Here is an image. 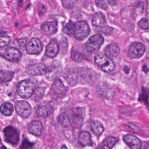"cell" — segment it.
Wrapping results in <instances>:
<instances>
[{"instance_id":"obj_19","label":"cell","mask_w":149,"mask_h":149,"mask_svg":"<svg viewBox=\"0 0 149 149\" xmlns=\"http://www.w3.org/2000/svg\"><path fill=\"white\" fill-rule=\"evenodd\" d=\"M105 15L102 12H98L94 15L92 19V25L95 28L104 26L106 24Z\"/></svg>"},{"instance_id":"obj_16","label":"cell","mask_w":149,"mask_h":149,"mask_svg":"<svg viewBox=\"0 0 149 149\" xmlns=\"http://www.w3.org/2000/svg\"><path fill=\"white\" fill-rule=\"evenodd\" d=\"M42 129V123L37 120L32 121L28 126L29 132L36 136H39L41 134Z\"/></svg>"},{"instance_id":"obj_3","label":"cell","mask_w":149,"mask_h":149,"mask_svg":"<svg viewBox=\"0 0 149 149\" xmlns=\"http://www.w3.org/2000/svg\"><path fill=\"white\" fill-rule=\"evenodd\" d=\"M90 33L88 25L84 21H80L75 23L74 35L77 40L81 41L87 38Z\"/></svg>"},{"instance_id":"obj_38","label":"cell","mask_w":149,"mask_h":149,"mask_svg":"<svg viewBox=\"0 0 149 149\" xmlns=\"http://www.w3.org/2000/svg\"><path fill=\"white\" fill-rule=\"evenodd\" d=\"M96 5L102 9L106 10L108 8V6L106 2L103 1H95Z\"/></svg>"},{"instance_id":"obj_6","label":"cell","mask_w":149,"mask_h":149,"mask_svg":"<svg viewBox=\"0 0 149 149\" xmlns=\"http://www.w3.org/2000/svg\"><path fill=\"white\" fill-rule=\"evenodd\" d=\"M4 133L7 142L13 145L18 144L19 141L20 135L16 129L13 126H8L4 129Z\"/></svg>"},{"instance_id":"obj_40","label":"cell","mask_w":149,"mask_h":149,"mask_svg":"<svg viewBox=\"0 0 149 149\" xmlns=\"http://www.w3.org/2000/svg\"><path fill=\"white\" fill-rule=\"evenodd\" d=\"M123 71L126 74H129L130 72V69L127 66H125L123 68Z\"/></svg>"},{"instance_id":"obj_4","label":"cell","mask_w":149,"mask_h":149,"mask_svg":"<svg viewBox=\"0 0 149 149\" xmlns=\"http://www.w3.org/2000/svg\"><path fill=\"white\" fill-rule=\"evenodd\" d=\"M103 37L97 34L90 37L85 44V47L88 52L93 53L99 50L104 42Z\"/></svg>"},{"instance_id":"obj_2","label":"cell","mask_w":149,"mask_h":149,"mask_svg":"<svg viewBox=\"0 0 149 149\" xmlns=\"http://www.w3.org/2000/svg\"><path fill=\"white\" fill-rule=\"evenodd\" d=\"M95 62L104 72L110 73L116 68V64L113 60L106 54H98L95 57Z\"/></svg>"},{"instance_id":"obj_29","label":"cell","mask_w":149,"mask_h":149,"mask_svg":"<svg viewBox=\"0 0 149 149\" xmlns=\"http://www.w3.org/2000/svg\"><path fill=\"white\" fill-rule=\"evenodd\" d=\"M28 39L26 37H23L20 39H16L14 42V44L17 49L24 50L27 44Z\"/></svg>"},{"instance_id":"obj_5","label":"cell","mask_w":149,"mask_h":149,"mask_svg":"<svg viewBox=\"0 0 149 149\" xmlns=\"http://www.w3.org/2000/svg\"><path fill=\"white\" fill-rule=\"evenodd\" d=\"M0 56L12 62L18 61L21 57L19 49L14 47H8L0 50Z\"/></svg>"},{"instance_id":"obj_15","label":"cell","mask_w":149,"mask_h":149,"mask_svg":"<svg viewBox=\"0 0 149 149\" xmlns=\"http://www.w3.org/2000/svg\"><path fill=\"white\" fill-rule=\"evenodd\" d=\"M41 29L46 34L48 35H53L58 32V23L56 21L47 22L42 24Z\"/></svg>"},{"instance_id":"obj_21","label":"cell","mask_w":149,"mask_h":149,"mask_svg":"<svg viewBox=\"0 0 149 149\" xmlns=\"http://www.w3.org/2000/svg\"><path fill=\"white\" fill-rule=\"evenodd\" d=\"M14 73L10 70H0V86L13 80Z\"/></svg>"},{"instance_id":"obj_28","label":"cell","mask_w":149,"mask_h":149,"mask_svg":"<svg viewBox=\"0 0 149 149\" xmlns=\"http://www.w3.org/2000/svg\"><path fill=\"white\" fill-rule=\"evenodd\" d=\"M58 120L60 124L64 128L69 127L72 124L69 116L67 113H63L61 114L59 116Z\"/></svg>"},{"instance_id":"obj_39","label":"cell","mask_w":149,"mask_h":149,"mask_svg":"<svg viewBox=\"0 0 149 149\" xmlns=\"http://www.w3.org/2000/svg\"><path fill=\"white\" fill-rule=\"evenodd\" d=\"M128 125L130 127V128L134 132H138L139 131V129L137 127H136V125H134L132 123H129Z\"/></svg>"},{"instance_id":"obj_41","label":"cell","mask_w":149,"mask_h":149,"mask_svg":"<svg viewBox=\"0 0 149 149\" xmlns=\"http://www.w3.org/2000/svg\"><path fill=\"white\" fill-rule=\"evenodd\" d=\"M142 69H143V71L145 73H147L148 72V68L147 66L146 65H143L142 67Z\"/></svg>"},{"instance_id":"obj_43","label":"cell","mask_w":149,"mask_h":149,"mask_svg":"<svg viewBox=\"0 0 149 149\" xmlns=\"http://www.w3.org/2000/svg\"><path fill=\"white\" fill-rule=\"evenodd\" d=\"M61 149H68L67 147H66V146L65 145H63L62 146H61Z\"/></svg>"},{"instance_id":"obj_44","label":"cell","mask_w":149,"mask_h":149,"mask_svg":"<svg viewBox=\"0 0 149 149\" xmlns=\"http://www.w3.org/2000/svg\"><path fill=\"white\" fill-rule=\"evenodd\" d=\"M0 142H1V139H0Z\"/></svg>"},{"instance_id":"obj_9","label":"cell","mask_w":149,"mask_h":149,"mask_svg":"<svg viewBox=\"0 0 149 149\" xmlns=\"http://www.w3.org/2000/svg\"><path fill=\"white\" fill-rule=\"evenodd\" d=\"M67 88L60 79L56 80L52 85L51 91L53 97L55 99L62 98L67 92Z\"/></svg>"},{"instance_id":"obj_42","label":"cell","mask_w":149,"mask_h":149,"mask_svg":"<svg viewBox=\"0 0 149 149\" xmlns=\"http://www.w3.org/2000/svg\"><path fill=\"white\" fill-rule=\"evenodd\" d=\"M108 3L111 6H115V5H116L117 1H109Z\"/></svg>"},{"instance_id":"obj_34","label":"cell","mask_w":149,"mask_h":149,"mask_svg":"<svg viewBox=\"0 0 149 149\" xmlns=\"http://www.w3.org/2000/svg\"><path fill=\"white\" fill-rule=\"evenodd\" d=\"M138 26L141 29H143V30L148 29L149 27V22L148 20L146 18H143L138 23Z\"/></svg>"},{"instance_id":"obj_24","label":"cell","mask_w":149,"mask_h":149,"mask_svg":"<svg viewBox=\"0 0 149 149\" xmlns=\"http://www.w3.org/2000/svg\"><path fill=\"white\" fill-rule=\"evenodd\" d=\"M91 127L94 134L97 136H100L104 130V128L102 123L96 120L91 122Z\"/></svg>"},{"instance_id":"obj_26","label":"cell","mask_w":149,"mask_h":149,"mask_svg":"<svg viewBox=\"0 0 149 149\" xmlns=\"http://www.w3.org/2000/svg\"><path fill=\"white\" fill-rule=\"evenodd\" d=\"M118 140V138L113 136L108 137L103 142V149H112Z\"/></svg>"},{"instance_id":"obj_17","label":"cell","mask_w":149,"mask_h":149,"mask_svg":"<svg viewBox=\"0 0 149 149\" xmlns=\"http://www.w3.org/2000/svg\"><path fill=\"white\" fill-rule=\"evenodd\" d=\"M59 51V46L55 40H53L49 42L46 49L45 54L49 58L55 57Z\"/></svg>"},{"instance_id":"obj_10","label":"cell","mask_w":149,"mask_h":149,"mask_svg":"<svg viewBox=\"0 0 149 149\" xmlns=\"http://www.w3.org/2000/svg\"><path fill=\"white\" fill-rule=\"evenodd\" d=\"M42 44L41 42L37 38H32L26 47V50L28 54H38L42 50Z\"/></svg>"},{"instance_id":"obj_37","label":"cell","mask_w":149,"mask_h":149,"mask_svg":"<svg viewBox=\"0 0 149 149\" xmlns=\"http://www.w3.org/2000/svg\"><path fill=\"white\" fill-rule=\"evenodd\" d=\"M62 2L64 8L68 9H72L76 3L75 1H63Z\"/></svg>"},{"instance_id":"obj_31","label":"cell","mask_w":149,"mask_h":149,"mask_svg":"<svg viewBox=\"0 0 149 149\" xmlns=\"http://www.w3.org/2000/svg\"><path fill=\"white\" fill-rule=\"evenodd\" d=\"M45 90L43 87L36 88L32 95L33 99L35 101H39L42 99L44 96Z\"/></svg>"},{"instance_id":"obj_12","label":"cell","mask_w":149,"mask_h":149,"mask_svg":"<svg viewBox=\"0 0 149 149\" xmlns=\"http://www.w3.org/2000/svg\"><path fill=\"white\" fill-rule=\"evenodd\" d=\"M53 110L52 103L49 101H44L38 107L37 114L40 117L46 118L52 114Z\"/></svg>"},{"instance_id":"obj_30","label":"cell","mask_w":149,"mask_h":149,"mask_svg":"<svg viewBox=\"0 0 149 149\" xmlns=\"http://www.w3.org/2000/svg\"><path fill=\"white\" fill-rule=\"evenodd\" d=\"M71 57L72 60L77 62H82L84 60V56L77 49H72Z\"/></svg>"},{"instance_id":"obj_20","label":"cell","mask_w":149,"mask_h":149,"mask_svg":"<svg viewBox=\"0 0 149 149\" xmlns=\"http://www.w3.org/2000/svg\"><path fill=\"white\" fill-rule=\"evenodd\" d=\"M79 143L83 146H91L92 142L91 141L90 134L86 131H82L78 136Z\"/></svg>"},{"instance_id":"obj_33","label":"cell","mask_w":149,"mask_h":149,"mask_svg":"<svg viewBox=\"0 0 149 149\" xmlns=\"http://www.w3.org/2000/svg\"><path fill=\"white\" fill-rule=\"evenodd\" d=\"M11 41L10 36L6 35H0V48L6 47Z\"/></svg>"},{"instance_id":"obj_35","label":"cell","mask_w":149,"mask_h":149,"mask_svg":"<svg viewBox=\"0 0 149 149\" xmlns=\"http://www.w3.org/2000/svg\"><path fill=\"white\" fill-rule=\"evenodd\" d=\"M21 149H34L33 143L28 139H24L22 143Z\"/></svg>"},{"instance_id":"obj_18","label":"cell","mask_w":149,"mask_h":149,"mask_svg":"<svg viewBox=\"0 0 149 149\" xmlns=\"http://www.w3.org/2000/svg\"><path fill=\"white\" fill-rule=\"evenodd\" d=\"M64 77L70 86H74L77 84L78 75L77 72L74 69H68L65 71Z\"/></svg>"},{"instance_id":"obj_36","label":"cell","mask_w":149,"mask_h":149,"mask_svg":"<svg viewBox=\"0 0 149 149\" xmlns=\"http://www.w3.org/2000/svg\"><path fill=\"white\" fill-rule=\"evenodd\" d=\"M96 31L97 32H101L103 33H111L113 31V29L112 28L109 27V26H103L102 27L95 28Z\"/></svg>"},{"instance_id":"obj_8","label":"cell","mask_w":149,"mask_h":149,"mask_svg":"<svg viewBox=\"0 0 149 149\" xmlns=\"http://www.w3.org/2000/svg\"><path fill=\"white\" fill-rule=\"evenodd\" d=\"M145 52V47L143 44L139 42H133L129 46L128 55L132 59L141 57Z\"/></svg>"},{"instance_id":"obj_23","label":"cell","mask_w":149,"mask_h":149,"mask_svg":"<svg viewBox=\"0 0 149 149\" xmlns=\"http://www.w3.org/2000/svg\"><path fill=\"white\" fill-rule=\"evenodd\" d=\"M104 51L106 55L111 56L114 57H116L119 55L120 49L118 46L115 43L110 44L105 47Z\"/></svg>"},{"instance_id":"obj_25","label":"cell","mask_w":149,"mask_h":149,"mask_svg":"<svg viewBox=\"0 0 149 149\" xmlns=\"http://www.w3.org/2000/svg\"><path fill=\"white\" fill-rule=\"evenodd\" d=\"M83 110L80 109H76L73 114V122L77 127L81 126L83 122Z\"/></svg>"},{"instance_id":"obj_1","label":"cell","mask_w":149,"mask_h":149,"mask_svg":"<svg viewBox=\"0 0 149 149\" xmlns=\"http://www.w3.org/2000/svg\"><path fill=\"white\" fill-rule=\"evenodd\" d=\"M36 87V81L34 79L23 80L18 84L17 93L21 97L27 99L32 96L36 89L37 88Z\"/></svg>"},{"instance_id":"obj_13","label":"cell","mask_w":149,"mask_h":149,"mask_svg":"<svg viewBox=\"0 0 149 149\" xmlns=\"http://www.w3.org/2000/svg\"><path fill=\"white\" fill-rule=\"evenodd\" d=\"M62 70V67L60 63H54L50 68H48L47 72L45 74L46 79L49 81H54L61 74Z\"/></svg>"},{"instance_id":"obj_14","label":"cell","mask_w":149,"mask_h":149,"mask_svg":"<svg viewBox=\"0 0 149 149\" xmlns=\"http://www.w3.org/2000/svg\"><path fill=\"white\" fill-rule=\"evenodd\" d=\"M123 141L131 149H141L142 143L139 139L134 135L126 134L124 136Z\"/></svg>"},{"instance_id":"obj_27","label":"cell","mask_w":149,"mask_h":149,"mask_svg":"<svg viewBox=\"0 0 149 149\" xmlns=\"http://www.w3.org/2000/svg\"><path fill=\"white\" fill-rule=\"evenodd\" d=\"M13 106L10 103H3L0 107V111L5 116H11L13 114Z\"/></svg>"},{"instance_id":"obj_11","label":"cell","mask_w":149,"mask_h":149,"mask_svg":"<svg viewBox=\"0 0 149 149\" xmlns=\"http://www.w3.org/2000/svg\"><path fill=\"white\" fill-rule=\"evenodd\" d=\"M48 68L43 63H37L31 65L27 70V73L31 76L45 75L47 72Z\"/></svg>"},{"instance_id":"obj_32","label":"cell","mask_w":149,"mask_h":149,"mask_svg":"<svg viewBox=\"0 0 149 149\" xmlns=\"http://www.w3.org/2000/svg\"><path fill=\"white\" fill-rule=\"evenodd\" d=\"M75 26V23L70 21L68 23H67L64 27L63 29L64 33L67 35L70 36L74 34Z\"/></svg>"},{"instance_id":"obj_7","label":"cell","mask_w":149,"mask_h":149,"mask_svg":"<svg viewBox=\"0 0 149 149\" xmlns=\"http://www.w3.org/2000/svg\"><path fill=\"white\" fill-rule=\"evenodd\" d=\"M15 109L18 115L23 118H27L31 115L32 112V107L30 104L24 100L16 102Z\"/></svg>"},{"instance_id":"obj_22","label":"cell","mask_w":149,"mask_h":149,"mask_svg":"<svg viewBox=\"0 0 149 149\" xmlns=\"http://www.w3.org/2000/svg\"><path fill=\"white\" fill-rule=\"evenodd\" d=\"M80 73L82 77L88 82H93L96 77L95 73H94L93 70H91L89 69L82 68L80 70Z\"/></svg>"}]
</instances>
